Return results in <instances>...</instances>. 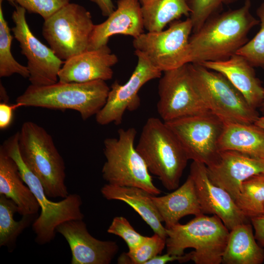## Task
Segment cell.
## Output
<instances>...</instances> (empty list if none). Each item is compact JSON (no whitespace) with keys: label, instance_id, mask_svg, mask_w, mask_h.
I'll return each instance as SVG.
<instances>
[{"label":"cell","instance_id":"obj_1","mask_svg":"<svg viewBox=\"0 0 264 264\" xmlns=\"http://www.w3.org/2000/svg\"><path fill=\"white\" fill-rule=\"evenodd\" d=\"M251 2L245 0L237 9L209 19L189 40V63L225 60L236 54L248 40L251 29L260 21L250 12Z\"/></svg>","mask_w":264,"mask_h":264},{"label":"cell","instance_id":"obj_2","mask_svg":"<svg viewBox=\"0 0 264 264\" xmlns=\"http://www.w3.org/2000/svg\"><path fill=\"white\" fill-rule=\"evenodd\" d=\"M0 147L16 163L20 175L36 197L41 209L32 223L35 242L40 245L50 243L55 238L57 227L66 221L83 220L82 200L77 194H69L60 201L49 199L38 178L23 162L19 150V132L4 141Z\"/></svg>","mask_w":264,"mask_h":264},{"label":"cell","instance_id":"obj_3","mask_svg":"<svg viewBox=\"0 0 264 264\" xmlns=\"http://www.w3.org/2000/svg\"><path fill=\"white\" fill-rule=\"evenodd\" d=\"M136 149L150 173L157 176L168 190L179 187L189 159L178 140L159 118H148L143 126Z\"/></svg>","mask_w":264,"mask_h":264},{"label":"cell","instance_id":"obj_4","mask_svg":"<svg viewBox=\"0 0 264 264\" xmlns=\"http://www.w3.org/2000/svg\"><path fill=\"white\" fill-rule=\"evenodd\" d=\"M110 88L106 81L86 83H61L44 86L29 85L18 96L21 107L53 110H73L86 120L96 114L105 105Z\"/></svg>","mask_w":264,"mask_h":264},{"label":"cell","instance_id":"obj_5","mask_svg":"<svg viewBox=\"0 0 264 264\" xmlns=\"http://www.w3.org/2000/svg\"><path fill=\"white\" fill-rule=\"evenodd\" d=\"M19 147L23 162L40 180L46 196L67 197L65 162L47 132L33 122H25L19 131Z\"/></svg>","mask_w":264,"mask_h":264},{"label":"cell","instance_id":"obj_6","mask_svg":"<svg viewBox=\"0 0 264 264\" xmlns=\"http://www.w3.org/2000/svg\"><path fill=\"white\" fill-rule=\"evenodd\" d=\"M167 253L184 254L186 248H193L192 259L196 264H220L230 230L216 215L202 214L186 224L179 222L166 229Z\"/></svg>","mask_w":264,"mask_h":264},{"label":"cell","instance_id":"obj_7","mask_svg":"<svg viewBox=\"0 0 264 264\" xmlns=\"http://www.w3.org/2000/svg\"><path fill=\"white\" fill-rule=\"evenodd\" d=\"M136 134L134 128L120 129L117 138L104 140L106 160L102 169V177L110 184L138 187L158 195L161 191L154 185L144 159L134 147Z\"/></svg>","mask_w":264,"mask_h":264},{"label":"cell","instance_id":"obj_8","mask_svg":"<svg viewBox=\"0 0 264 264\" xmlns=\"http://www.w3.org/2000/svg\"><path fill=\"white\" fill-rule=\"evenodd\" d=\"M193 83L210 111L224 123H254L259 116L242 94L221 73L189 63Z\"/></svg>","mask_w":264,"mask_h":264},{"label":"cell","instance_id":"obj_9","mask_svg":"<svg viewBox=\"0 0 264 264\" xmlns=\"http://www.w3.org/2000/svg\"><path fill=\"white\" fill-rule=\"evenodd\" d=\"M94 25L85 7L70 2L44 20L42 34L55 55L65 61L88 50Z\"/></svg>","mask_w":264,"mask_h":264},{"label":"cell","instance_id":"obj_10","mask_svg":"<svg viewBox=\"0 0 264 264\" xmlns=\"http://www.w3.org/2000/svg\"><path fill=\"white\" fill-rule=\"evenodd\" d=\"M193 31L191 21L171 22L169 28L144 32L133 39L135 52L143 55L162 72L189 63V40Z\"/></svg>","mask_w":264,"mask_h":264},{"label":"cell","instance_id":"obj_11","mask_svg":"<svg viewBox=\"0 0 264 264\" xmlns=\"http://www.w3.org/2000/svg\"><path fill=\"white\" fill-rule=\"evenodd\" d=\"M176 135L189 160L209 166L218 159L219 141L224 123L211 111L165 122Z\"/></svg>","mask_w":264,"mask_h":264},{"label":"cell","instance_id":"obj_12","mask_svg":"<svg viewBox=\"0 0 264 264\" xmlns=\"http://www.w3.org/2000/svg\"><path fill=\"white\" fill-rule=\"evenodd\" d=\"M158 93L157 110L164 122L210 111L195 88L188 64L163 72Z\"/></svg>","mask_w":264,"mask_h":264},{"label":"cell","instance_id":"obj_13","mask_svg":"<svg viewBox=\"0 0 264 264\" xmlns=\"http://www.w3.org/2000/svg\"><path fill=\"white\" fill-rule=\"evenodd\" d=\"M25 13L22 7L16 6L12 15L15 26L11 31L19 43L22 54L27 59L30 85L44 86L55 84L59 81V72L65 61L34 36L27 22Z\"/></svg>","mask_w":264,"mask_h":264},{"label":"cell","instance_id":"obj_14","mask_svg":"<svg viewBox=\"0 0 264 264\" xmlns=\"http://www.w3.org/2000/svg\"><path fill=\"white\" fill-rule=\"evenodd\" d=\"M137 63L129 79L124 84L115 81L111 85L106 102L96 114L95 119L100 125L112 122L121 123L126 110H136L140 104L138 93L146 83L160 78L162 72L154 67L143 55L135 52Z\"/></svg>","mask_w":264,"mask_h":264},{"label":"cell","instance_id":"obj_15","mask_svg":"<svg viewBox=\"0 0 264 264\" xmlns=\"http://www.w3.org/2000/svg\"><path fill=\"white\" fill-rule=\"evenodd\" d=\"M189 175L194 181L203 214L217 216L229 230L247 222L248 218L240 210L230 194L211 181L204 164L193 161Z\"/></svg>","mask_w":264,"mask_h":264},{"label":"cell","instance_id":"obj_16","mask_svg":"<svg viewBox=\"0 0 264 264\" xmlns=\"http://www.w3.org/2000/svg\"><path fill=\"white\" fill-rule=\"evenodd\" d=\"M56 232L69 244L71 264H109L119 250L116 242L93 237L83 220L64 222L57 227Z\"/></svg>","mask_w":264,"mask_h":264},{"label":"cell","instance_id":"obj_17","mask_svg":"<svg viewBox=\"0 0 264 264\" xmlns=\"http://www.w3.org/2000/svg\"><path fill=\"white\" fill-rule=\"evenodd\" d=\"M206 169L211 181L226 191L236 201L243 182L254 176L264 174V158L222 151L217 161Z\"/></svg>","mask_w":264,"mask_h":264},{"label":"cell","instance_id":"obj_18","mask_svg":"<svg viewBox=\"0 0 264 264\" xmlns=\"http://www.w3.org/2000/svg\"><path fill=\"white\" fill-rule=\"evenodd\" d=\"M118 61L108 45L88 50L65 61L59 72L58 81L86 83L110 80L113 74L112 67Z\"/></svg>","mask_w":264,"mask_h":264},{"label":"cell","instance_id":"obj_19","mask_svg":"<svg viewBox=\"0 0 264 264\" xmlns=\"http://www.w3.org/2000/svg\"><path fill=\"white\" fill-rule=\"evenodd\" d=\"M145 29L139 0H118L116 8L103 22L95 24L88 50L96 49L108 44L115 35L130 36L135 39Z\"/></svg>","mask_w":264,"mask_h":264},{"label":"cell","instance_id":"obj_20","mask_svg":"<svg viewBox=\"0 0 264 264\" xmlns=\"http://www.w3.org/2000/svg\"><path fill=\"white\" fill-rule=\"evenodd\" d=\"M205 67L221 73L242 94L247 103L256 109L264 98V88L256 77L253 66L237 54L219 61L200 64Z\"/></svg>","mask_w":264,"mask_h":264},{"label":"cell","instance_id":"obj_21","mask_svg":"<svg viewBox=\"0 0 264 264\" xmlns=\"http://www.w3.org/2000/svg\"><path fill=\"white\" fill-rule=\"evenodd\" d=\"M152 199L166 229L179 222L183 217L203 214L197 196L194 181L189 175L184 183L173 192L163 196L152 195Z\"/></svg>","mask_w":264,"mask_h":264},{"label":"cell","instance_id":"obj_22","mask_svg":"<svg viewBox=\"0 0 264 264\" xmlns=\"http://www.w3.org/2000/svg\"><path fill=\"white\" fill-rule=\"evenodd\" d=\"M24 183L16 163L0 147V195H4L16 203L20 215L38 214L39 204Z\"/></svg>","mask_w":264,"mask_h":264},{"label":"cell","instance_id":"obj_23","mask_svg":"<svg viewBox=\"0 0 264 264\" xmlns=\"http://www.w3.org/2000/svg\"><path fill=\"white\" fill-rule=\"evenodd\" d=\"M107 200L124 201L132 208L152 229L154 233L166 238V228L152 199V194L140 188L107 183L101 189Z\"/></svg>","mask_w":264,"mask_h":264},{"label":"cell","instance_id":"obj_24","mask_svg":"<svg viewBox=\"0 0 264 264\" xmlns=\"http://www.w3.org/2000/svg\"><path fill=\"white\" fill-rule=\"evenodd\" d=\"M219 148L264 158V129L255 123H224Z\"/></svg>","mask_w":264,"mask_h":264},{"label":"cell","instance_id":"obj_25","mask_svg":"<svg viewBox=\"0 0 264 264\" xmlns=\"http://www.w3.org/2000/svg\"><path fill=\"white\" fill-rule=\"evenodd\" d=\"M264 261V249L256 241L252 225L244 222L230 230L222 264H261Z\"/></svg>","mask_w":264,"mask_h":264},{"label":"cell","instance_id":"obj_26","mask_svg":"<svg viewBox=\"0 0 264 264\" xmlns=\"http://www.w3.org/2000/svg\"><path fill=\"white\" fill-rule=\"evenodd\" d=\"M145 29L157 32L183 16L189 17L188 0H149L141 5Z\"/></svg>","mask_w":264,"mask_h":264},{"label":"cell","instance_id":"obj_27","mask_svg":"<svg viewBox=\"0 0 264 264\" xmlns=\"http://www.w3.org/2000/svg\"><path fill=\"white\" fill-rule=\"evenodd\" d=\"M16 213H18L16 203L0 195V246L6 247L9 252L14 250L18 237L38 216V214L22 216L16 221L14 218Z\"/></svg>","mask_w":264,"mask_h":264},{"label":"cell","instance_id":"obj_28","mask_svg":"<svg viewBox=\"0 0 264 264\" xmlns=\"http://www.w3.org/2000/svg\"><path fill=\"white\" fill-rule=\"evenodd\" d=\"M235 202L248 219L264 214V174L254 176L243 182Z\"/></svg>","mask_w":264,"mask_h":264},{"label":"cell","instance_id":"obj_29","mask_svg":"<svg viewBox=\"0 0 264 264\" xmlns=\"http://www.w3.org/2000/svg\"><path fill=\"white\" fill-rule=\"evenodd\" d=\"M0 1V77H7L18 74L24 78H29L27 66L18 62L11 51L13 36L6 21L5 20Z\"/></svg>","mask_w":264,"mask_h":264},{"label":"cell","instance_id":"obj_30","mask_svg":"<svg viewBox=\"0 0 264 264\" xmlns=\"http://www.w3.org/2000/svg\"><path fill=\"white\" fill-rule=\"evenodd\" d=\"M166 239L156 233L151 237H146L136 248L122 253L118 259V263L146 264L150 260L161 254L166 246Z\"/></svg>","mask_w":264,"mask_h":264},{"label":"cell","instance_id":"obj_31","mask_svg":"<svg viewBox=\"0 0 264 264\" xmlns=\"http://www.w3.org/2000/svg\"><path fill=\"white\" fill-rule=\"evenodd\" d=\"M256 14L260 21L259 31L236 54L243 57L253 66L264 67V2L257 9Z\"/></svg>","mask_w":264,"mask_h":264},{"label":"cell","instance_id":"obj_32","mask_svg":"<svg viewBox=\"0 0 264 264\" xmlns=\"http://www.w3.org/2000/svg\"><path fill=\"white\" fill-rule=\"evenodd\" d=\"M237 0H188L190 9L189 18L192 23V33L198 30L211 17L220 13L224 5L232 4Z\"/></svg>","mask_w":264,"mask_h":264},{"label":"cell","instance_id":"obj_33","mask_svg":"<svg viewBox=\"0 0 264 264\" xmlns=\"http://www.w3.org/2000/svg\"><path fill=\"white\" fill-rule=\"evenodd\" d=\"M107 232L121 238L126 243L129 251L136 248L146 238V236L138 233L128 220L122 216L113 218Z\"/></svg>","mask_w":264,"mask_h":264},{"label":"cell","instance_id":"obj_34","mask_svg":"<svg viewBox=\"0 0 264 264\" xmlns=\"http://www.w3.org/2000/svg\"><path fill=\"white\" fill-rule=\"evenodd\" d=\"M71 0H16V2L30 13L40 15L44 20L70 3Z\"/></svg>","mask_w":264,"mask_h":264},{"label":"cell","instance_id":"obj_35","mask_svg":"<svg viewBox=\"0 0 264 264\" xmlns=\"http://www.w3.org/2000/svg\"><path fill=\"white\" fill-rule=\"evenodd\" d=\"M20 107L18 103L8 104L7 103H0V129H7L11 124L14 110Z\"/></svg>","mask_w":264,"mask_h":264},{"label":"cell","instance_id":"obj_36","mask_svg":"<svg viewBox=\"0 0 264 264\" xmlns=\"http://www.w3.org/2000/svg\"><path fill=\"white\" fill-rule=\"evenodd\" d=\"M191 252L182 255H171L168 253L164 255H158L148 261L146 264H165L168 262L177 261L179 263L187 262L192 259Z\"/></svg>","mask_w":264,"mask_h":264},{"label":"cell","instance_id":"obj_37","mask_svg":"<svg viewBox=\"0 0 264 264\" xmlns=\"http://www.w3.org/2000/svg\"><path fill=\"white\" fill-rule=\"evenodd\" d=\"M255 230V238L258 244L264 247V214L249 219Z\"/></svg>","mask_w":264,"mask_h":264},{"label":"cell","instance_id":"obj_38","mask_svg":"<svg viewBox=\"0 0 264 264\" xmlns=\"http://www.w3.org/2000/svg\"><path fill=\"white\" fill-rule=\"evenodd\" d=\"M99 8L104 16L108 17L115 9L112 0H89Z\"/></svg>","mask_w":264,"mask_h":264},{"label":"cell","instance_id":"obj_39","mask_svg":"<svg viewBox=\"0 0 264 264\" xmlns=\"http://www.w3.org/2000/svg\"><path fill=\"white\" fill-rule=\"evenodd\" d=\"M0 99H2V102H5L7 103L8 97L7 95V93L6 91V90L3 85L0 84Z\"/></svg>","mask_w":264,"mask_h":264},{"label":"cell","instance_id":"obj_40","mask_svg":"<svg viewBox=\"0 0 264 264\" xmlns=\"http://www.w3.org/2000/svg\"><path fill=\"white\" fill-rule=\"evenodd\" d=\"M254 123L260 127L264 129V116L261 117L259 116Z\"/></svg>","mask_w":264,"mask_h":264},{"label":"cell","instance_id":"obj_41","mask_svg":"<svg viewBox=\"0 0 264 264\" xmlns=\"http://www.w3.org/2000/svg\"><path fill=\"white\" fill-rule=\"evenodd\" d=\"M149 0H139L141 5H143L146 3Z\"/></svg>","mask_w":264,"mask_h":264},{"label":"cell","instance_id":"obj_42","mask_svg":"<svg viewBox=\"0 0 264 264\" xmlns=\"http://www.w3.org/2000/svg\"><path fill=\"white\" fill-rule=\"evenodd\" d=\"M3 0H0V1L2 2ZM10 3L12 4H14L15 2H16V0H6Z\"/></svg>","mask_w":264,"mask_h":264},{"label":"cell","instance_id":"obj_43","mask_svg":"<svg viewBox=\"0 0 264 264\" xmlns=\"http://www.w3.org/2000/svg\"><path fill=\"white\" fill-rule=\"evenodd\" d=\"M261 106L262 107L263 110L264 112V98L263 101L262 102V104L261 105Z\"/></svg>","mask_w":264,"mask_h":264},{"label":"cell","instance_id":"obj_44","mask_svg":"<svg viewBox=\"0 0 264 264\" xmlns=\"http://www.w3.org/2000/svg\"></svg>","mask_w":264,"mask_h":264}]
</instances>
